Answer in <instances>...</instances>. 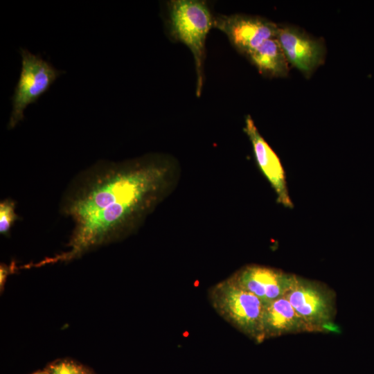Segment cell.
Wrapping results in <instances>:
<instances>
[{
    "label": "cell",
    "mask_w": 374,
    "mask_h": 374,
    "mask_svg": "<svg viewBox=\"0 0 374 374\" xmlns=\"http://www.w3.org/2000/svg\"><path fill=\"white\" fill-rule=\"evenodd\" d=\"M154 155L115 162L100 160L77 174L64 190L60 213L72 230L67 249L23 268L68 262L134 231L158 203L168 177Z\"/></svg>",
    "instance_id": "obj_1"
},
{
    "label": "cell",
    "mask_w": 374,
    "mask_h": 374,
    "mask_svg": "<svg viewBox=\"0 0 374 374\" xmlns=\"http://www.w3.org/2000/svg\"><path fill=\"white\" fill-rule=\"evenodd\" d=\"M171 36L184 44L193 55L197 73L196 94L204 83L206 39L214 17L206 3L198 0H173L168 3Z\"/></svg>",
    "instance_id": "obj_2"
},
{
    "label": "cell",
    "mask_w": 374,
    "mask_h": 374,
    "mask_svg": "<svg viewBox=\"0 0 374 374\" xmlns=\"http://www.w3.org/2000/svg\"><path fill=\"white\" fill-rule=\"evenodd\" d=\"M213 309L226 321L256 341L262 342L261 325L265 305L229 278L208 291Z\"/></svg>",
    "instance_id": "obj_3"
},
{
    "label": "cell",
    "mask_w": 374,
    "mask_h": 374,
    "mask_svg": "<svg viewBox=\"0 0 374 374\" xmlns=\"http://www.w3.org/2000/svg\"><path fill=\"white\" fill-rule=\"evenodd\" d=\"M21 71L11 98L12 109L8 129L15 128L24 118V110L46 92L65 71L55 68L39 55L19 48Z\"/></svg>",
    "instance_id": "obj_4"
},
{
    "label": "cell",
    "mask_w": 374,
    "mask_h": 374,
    "mask_svg": "<svg viewBox=\"0 0 374 374\" xmlns=\"http://www.w3.org/2000/svg\"><path fill=\"white\" fill-rule=\"evenodd\" d=\"M312 332L326 330L336 314L335 292L324 284L296 276L285 296Z\"/></svg>",
    "instance_id": "obj_5"
},
{
    "label": "cell",
    "mask_w": 374,
    "mask_h": 374,
    "mask_svg": "<svg viewBox=\"0 0 374 374\" xmlns=\"http://www.w3.org/2000/svg\"><path fill=\"white\" fill-rule=\"evenodd\" d=\"M213 26L223 32L233 46L247 56L265 41L276 37L279 26L265 18L243 14L218 15Z\"/></svg>",
    "instance_id": "obj_6"
},
{
    "label": "cell",
    "mask_w": 374,
    "mask_h": 374,
    "mask_svg": "<svg viewBox=\"0 0 374 374\" xmlns=\"http://www.w3.org/2000/svg\"><path fill=\"white\" fill-rule=\"evenodd\" d=\"M296 275L258 265H246L229 278L237 285L257 296L265 305L283 297Z\"/></svg>",
    "instance_id": "obj_7"
},
{
    "label": "cell",
    "mask_w": 374,
    "mask_h": 374,
    "mask_svg": "<svg viewBox=\"0 0 374 374\" xmlns=\"http://www.w3.org/2000/svg\"><path fill=\"white\" fill-rule=\"evenodd\" d=\"M276 39L289 63L304 75H310L323 63L326 53L323 42L299 28L279 26Z\"/></svg>",
    "instance_id": "obj_8"
},
{
    "label": "cell",
    "mask_w": 374,
    "mask_h": 374,
    "mask_svg": "<svg viewBox=\"0 0 374 374\" xmlns=\"http://www.w3.org/2000/svg\"><path fill=\"white\" fill-rule=\"evenodd\" d=\"M244 131L253 147L258 167L277 195V201L287 208L293 203L289 195L285 175L282 163L272 148L260 134L250 116L245 119Z\"/></svg>",
    "instance_id": "obj_9"
},
{
    "label": "cell",
    "mask_w": 374,
    "mask_h": 374,
    "mask_svg": "<svg viewBox=\"0 0 374 374\" xmlns=\"http://www.w3.org/2000/svg\"><path fill=\"white\" fill-rule=\"evenodd\" d=\"M312 332L285 296L265 305L261 325L262 341L289 333Z\"/></svg>",
    "instance_id": "obj_10"
},
{
    "label": "cell",
    "mask_w": 374,
    "mask_h": 374,
    "mask_svg": "<svg viewBox=\"0 0 374 374\" xmlns=\"http://www.w3.org/2000/svg\"><path fill=\"white\" fill-rule=\"evenodd\" d=\"M247 57L265 75L285 77L288 74L290 63L276 37L265 41Z\"/></svg>",
    "instance_id": "obj_11"
},
{
    "label": "cell",
    "mask_w": 374,
    "mask_h": 374,
    "mask_svg": "<svg viewBox=\"0 0 374 374\" xmlns=\"http://www.w3.org/2000/svg\"><path fill=\"white\" fill-rule=\"evenodd\" d=\"M48 374H96L91 368L69 357L55 359L46 365Z\"/></svg>",
    "instance_id": "obj_12"
},
{
    "label": "cell",
    "mask_w": 374,
    "mask_h": 374,
    "mask_svg": "<svg viewBox=\"0 0 374 374\" xmlns=\"http://www.w3.org/2000/svg\"><path fill=\"white\" fill-rule=\"evenodd\" d=\"M16 202L6 198L0 202V233L8 236L15 222L19 219L15 211Z\"/></svg>",
    "instance_id": "obj_13"
},
{
    "label": "cell",
    "mask_w": 374,
    "mask_h": 374,
    "mask_svg": "<svg viewBox=\"0 0 374 374\" xmlns=\"http://www.w3.org/2000/svg\"><path fill=\"white\" fill-rule=\"evenodd\" d=\"M17 269L15 261H12L9 265L1 263L0 265V289L1 292L3 291L7 277Z\"/></svg>",
    "instance_id": "obj_14"
},
{
    "label": "cell",
    "mask_w": 374,
    "mask_h": 374,
    "mask_svg": "<svg viewBox=\"0 0 374 374\" xmlns=\"http://www.w3.org/2000/svg\"><path fill=\"white\" fill-rule=\"evenodd\" d=\"M33 374H48V373L45 370H44V371H37Z\"/></svg>",
    "instance_id": "obj_15"
}]
</instances>
